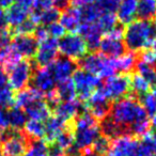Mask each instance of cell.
Returning <instances> with one entry per match:
<instances>
[{"instance_id":"4dcf8cb0","label":"cell","mask_w":156,"mask_h":156,"mask_svg":"<svg viewBox=\"0 0 156 156\" xmlns=\"http://www.w3.org/2000/svg\"><path fill=\"white\" fill-rule=\"evenodd\" d=\"M20 60V57L16 54V51L11 47V45L0 49V67H2L5 72L13 67Z\"/></svg>"},{"instance_id":"30bf717a","label":"cell","mask_w":156,"mask_h":156,"mask_svg":"<svg viewBox=\"0 0 156 156\" xmlns=\"http://www.w3.org/2000/svg\"><path fill=\"white\" fill-rule=\"evenodd\" d=\"M85 109L91 113L98 121H103L108 115L112 103L107 98L102 87H98L90 98L83 103Z\"/></svg>"},{"instance_id":"d6986e66","label":"cell","mask_w":156,"mask_h":156,"mask_svg":"<svg viewBox=\"0 0 156 156\" xmlns=\"http://www.w3.org/2000/svg\"><path fill=\"white\" fill-rule=\"evenodd\" d=\"M60 24L62 25L64 30H67L69 32L77 31L81 24V16L79 8L69 5L60 15Z\"/></svg>"},{"instance_id":"b9f144b4","label":"cell","mask_w":156,"mask_h":156,"mask_svg":"<svg viewBox=\"0 0 156 156\" xmlns=\"http://www.w3.org/2000/svg\"><path fill=\"white\" fill-rule=\"evenodd\" d=\"M46 31H47V34L48 37H54V39H57L58 40L59 37H62L64 35V28L62 27L61 24H58V23H54V24H50L48 26L45 27Z\"/></svg>"},{"instance_id":"603a6c76","label":"cell","mask_w":156,"mask_h":156,"mask_svg":"<svg viewBox=\"0 0 156 156\" xmlns=\"http://www.w3.org/2000/svg\"><path fill=\"white\" fill-rule=\"evenodd\" d=\"M41 100H45V95L43 93H41L32 87L28 88V89L26 88V89L18 92L17 95L15 96V105L14 106L25 110L31 104Z\"/></svg>"},{"instance_id":"5bb4252c","label":"cell","mask_w":156,"mask_h":156,"mask_svg":"<svg viewBox=\"0 0 156 156\" xmlns=\"http://www.w3.org/2000/svg\"><path fill=\"white\" fill-rule=\"evenodd\" d=\"M77 62L66 57H59L50 65V71L54 75L55 80L63 83L73 76L74 72L77 69Z\"/></svg>"},{"instance_id":"3957f363","label":"cell","mask_w":156,"mask_h":156,"mask_svg":"<svg viewBox=\"0 0 156 156\" xmlns=\"http://www.w3.org/2000/svg\"><path fill=\"white\" fill-rule=\"evenodd\" d=\"M124 45L130 52L139 54L151 47L156 39L155 26L151 22L135 20L124 30Z\"/></svg>"},{"instance_id":"d590c367","label":"cell","mask_w":156,"mask_h":156,"mask_svg":"<svg viewBox=\"0 0 156 156\" xmlns=\"http://www.w3.org/2000/svg\"><path fill=\"white\" fill-rule=\"evenodd\" d=\"M37 28V25L29 17L23 24H20V26L12 29L11 32L13 35H32L35 32Z\"/></svg>"},{"instance_id":"52a82bcc","label":"cell","mask_w":156,"mask_h":156,"mask_svg":"<svg viewBox=\"0 0 156 156\" xmlns=\"http://www.w3.org/2000/svg\"><path fill=\"white\" fill-rule=\"evenodd\" d=\"M72 81L76 89L78 100L81 103H85L101 85V79L98 76L81 69L74 72Z\"/></svg>"},{"instance_id":"277c9868","label":"cell","mask_w":156,"mask_h":156,"mask_svg":"<svg viewBox=\"0 0 156 156\" xmlns=\"http://www.w3.org/2000/svg\"><path fill=\"white\" fill-rule=\"evenodd\" d=\"M77 64L81 67V69H85L98 76L100 79L109 78L115 74L112 59L106 58L98 52H91L89 55H86L81 60L78 61Z\"/></svg>"},{"instance_id":"4fadbf2b","label":"cell","mask_w":156,"mask_h":156,"mask_svg":"<svg viewBox=\"0 0 156 156\" xmlns=\"http://www.w3.org/2000/svg\"><path fill=\"white\" fill-rule=\"evenodd\" d=\"M31 81H32V88L43 93L44 95L55 90L56 80L50 71V67L48 66L37 67L35 71H33Z\"/></svg>"},{"instance_id":"bcb514c9","label":"cell","mask_w":156,"mask_h":156,"mask_svg":"<svg viewBox=\"0 0 156 156\" xmlns=\"http://www.w3.org/2000/svg\"><path fill=\"white\" fill-rule=\"evenodd\" d=\"M95 2V0H69V3L72 5V7L76 8H81L85 5H89Z\"/></svg>"},{"instance_id":"ba28073f","label":"cell","mask_w":156,"mask_h":156,"mask_svg":"<svg viewBox=\"0 0 156 156\" xmlns=\"http://www.w3.org/2000/svg\"><path fill=\"white\" fill-rule=\"evenodd\" d=\"M110 102H117L130 94V74H120L106 78L102 87Z\"/></svg>"},{"instance_id":"484cf974","label":"cell","mask_w":156,"mask_h":156,"mask_svg":"<svg viewBox=\"0 0 156 156\" xmlns=\"http://www.w3.org/2000/svg\"><path fill=\"white\" fill-rule=\"evenodd\" d=\"M138 20L151 22L156 17V0H138L137 13Z\"/></svg>"},{"instance_id":"f907efd6","label":"cell","mask_w":156,"mask_h":156,"mask_svg":"<svg viewBox=\"0 0 156 156\" xmlns=\"http://www.w3.org/2000/svg\"><path fill=\"white\" fill-rule=\"evenodd\" d=\"M14 2V0H0V8H9Z\"/></svg>"},{"instance_id":"74e56055","label":"cell","mask_w":156,"mask_h":156,"mask_svg":"<svg viewBox=\"0 0 156 156\" xmlns=\"http://www.w3.org/2000/svg\"><path fill=\"white\" fill-rule=\"evenodd\" d=\"M15 105V95L14 91L10 88V86H7L0 91V106L5 109H10Z\"/></svg>"},{"instance_id":"f1b7e54d","label":"cell","mask_w":156,"mask_h":156,"mask_svg":"<svg viewBox=\"0 0 156 156\" xmlns=\"http://www.w3.org/2000/svg\"><path fill=\"white\" fill-rule=\"evenodd\" d=\"M151 86L144 78H142L138 73L130 74V94L140 98L144 94L149 93Z\"/></svg>"},{"instance_id":"ac0fdd59","label":"cell","mask_w":156,"mask_h":156,"mask_svg":"<svg viewBox=\"0 0 156 156\" xmlns=\"http://www.w3.org/2000/svg\"><path fill=\"white\" fill-rule=\"evenodd\" d=\"M101 50V54L106 58L115 59L118 57H121L125 54V45L122 42V40L112 39L108 35H104L101 40V43L98 45Z\"/></svg>"},{"instance_id":"8fae6325","label":"cell","mask_w":156,"mask_h":156,"mask_svg":"<svg viewBox=\"0 0 156 156\" xmlns=\"http://www.w3.org/2000/svg\"><path fill=\"white\" fill-rule=\"evenodd\" d=\"M139 140L134 136H121L112 139L107 152L108 156H141Z\"/></svg>"},{"instance_id":"f5cc1de1","label":"cell","mask_w":156,"mask_h":156,"mask_svg":"<svg viewBox=\"0 0 156 156\" xmlns=\"http://www.w3.org/2000/svg\"><path fill=\"white\" fill-rule=\"evenodd\" d=\"M81 156H105V155H101V154L94 153V152H87V153H83Z\"/></svg>"},{"instance_id":"db71d44e","label":"cell","mask_w":156,"mask_h":156,"mask_svg":"<svg viewBox=\"0 0 156 156\" xmlns=\"http://www.w3.org/2000/svg\"><path fill=\"white\" fill-rule=\"evenodd\" d=\"M151 125L153 126L154 128H156V112H155V115L151 118Z\"/></svg>"},{"instance_id":"9c48e42d","label":"cell","mask_w":156,"mask_h":156,"mask_svg":"<svg viewBox=\"0 0 156 156\" xmlns=\"http://www.w3.org/2000/svg\"><path fill=\"white\" fill-rule=\"evenodd\" d=\"M8 81L13 91H22L28 87L33 73V65L28 59L20 60L9 69Z\"/></svg>"},{"instance_id":"6da1fadb","label":"cell","mask_w":156,"mask_h":156,"mask_svg":"<svg viewBox=\"0 0 156 156\" xmlns=\"http://www.w3.org/2000/svg\"><path fill=\"white\" fill-rule=\"evenodd\" d=\"M106 118L121 130L123 136H132L135 125L150 119L139 100L132 94L113 103Z\"/></svg>"},{"instance_id":"7402d4cb","label":"cell","mask_w":156,"mask_h":156,"mask_svg":"<svg viewBox=\"0 0 156 156\" xmlns=\"http://www.w3.org/2000/svg\"><path fill=\"white\" fill-rule=\"evenodd\" d=\"M27 118L30 120H35V121L44 122L51 115V109L48 106L45 100L37 101L30 106H28L25 109Z\"/></svg>"},{"instance_id":"ee69618b","label":"cell","mask_w":156,"mask_h":156,"mask_svg":"<svg viewBox=\"0 0 156 156\" xmlns=\"http://www.w3.org/2000/svg\"><path fill=\"white\" fill-rule=\"evenodd\" d=\"M9 128V123H8L7 111L5 108L0 106V132Z\"/></svg>"},{"instance_id":"e0dca14e","label":"cell","mask_w":156,"mask_h":156,"mask_svg":"<svg viewBox=\"0 0 156 156\" xmlns=\"http://www.w3.org/2000/svg\"><path fill=\"white\" fill-rule=\"evenodd\" d=\"M83 104V103L76 98L73 101H67V102H60L54 107L52 111L57 118L69 123L73 121L78 115H80L81 109H85V106Z\"/></svg>"},{"instance_id":"60d3db41","label":"cell","mask_w":156,"mask_h":156,"mask_svg":"<svg viewBox=\"0 0 156 156\" xmlns=\"http://www.w3.org/2000/svg\"><path fill=\"white\" fill-rule=\"evenodd\" d=\"M95 5L103 13H115L120 3V0H95Z\"/></svg>"},{"instance_id":"ffe728a7","label":"cell","mask_w":156,"mask_h":156,"mask_svg":"<svg viewBox=\"0 0 156 156\" xmlns=\"http://www.w3.org/2000/svg\"><path fill=\"white\" fill-rule=\"evenodd\" d=\"M69 124V122L66 123V122L62 121L61 119L57 118L56 115H54V117L50 115V117L46 120V123H45V137H44V142H45L46 144L51 143L63 130L66 129Z\"/></svg>"},{"instance_id":"c3c4849f","label":"cell","mask_w":156,"mask_h":156,"mask_svg":"<svg viewBox=\"0 0 156 156\" xmlns=\"http://www.w3.org/2000/svg\"><path fill=\"white\" fill-rule=\"evenodd\" d=\"M8 29V20L5 16V11L0 10V32Z\"/></svg>"},{"instance_id":"83f0119b","label":"cell","mask_w":156,"mask_h":156,"mask_svg":"<svg viewBox=\"0 0 156 156\" xmlns=\"http://www.w3.org/2000/svg\"><path fill=\"white\" fill-rule=\"evenodd\" d=\"M139 151L141 156H156V128L150 130L139 140Z\"/></svg>"},{"instance_id":"7c38bea8","label":"cell","mask_w":156,"mask_h":156,"mask_svg":"<svg viewBox=\"0 0 156 156\" xmlns=\"http://www.w3.org/2000/svg\"><path fill=\"white\" fill-rule=\"evenodd\" d=\"M58 40L48 37L47 39L39 42L34 61L40 67L48 66L58 58Z\"/></svg>"},{"instance_id":"d6a6232c","label":"cell","mask_w":156,"mask_h":156,"mask_svg":"<svg viewBox=\"0 0 156 156\" xmlns=\"http://www.w3.org/2000/svg\"><path fill=\"white\" fill-rule=\"evenodd\" d=\"M58 94V98L60 102H67V101H73L76 98V89L74 87V83L72 79H69L63 83H59L58 87L56 89Z\"/></svg>"},{"instance_id":"836d02e7","label":"cell","mask_w":156,"mask_h":156,"mask_svg":"<svg viewBox=\"0 0 156 156\" xmlns=\"http://www.w3.org/2000/svg\"><path fill=\"white\" fill-rule=\"evenodd\" d=\"M81 16V23H94L98 22V20L101 17L103 12L98 9V7L95 5V2L89 5L79 8Z\"/></svg>"},{"instance_id":"ab89813d","label":"cell","mask_w":156,"mask_h":156,"mask_svg":"<svg viewBox=\"0 0 156 156\" xmlns=\"http://www.w3.org/2000/svg\"><path fill=\"white\" fill-rule=\"evenodd\" d=\"M110 142H111L110 139L106 138L105 136L101 135L95 140V142L93 143V145H92V151H93L94 153L105 155V154H107V152H108L109 147H110Z\"/></svg>"},{"instance_id":"681fc988","label":"cell","mask_w":156,"mask_h":156,"mask_svg":"<svg viewBox=\"0 0 156 156\" xmlns=\"http://www.w3.org/2000/svg\"><path fill=\"white\" fill-rule=\"evenodd\" d=\"M14 1H16L17 5H23V7L27 8L29 10L34 7V3H35V0H14Z\"/></svg>"},{"instance_id":"7a4b0ae2","label":"cell","mask_w":156,"mask_h":156,"mask_svg":"<svg viewBox=\"0 0 156 156\" xmlns=\"http://www.w3.org/2000/svg\"><path fill=\"white\" fill-rule=\"evenodd\" d=\"M72 129L74 135V145L81 152V154L93 152L92 145L102 135L100 121L88 111H83L73 120Z\"/></svg>"},{"instance_id":"44dd1931","label":"cell","mask_w":156,"mask_h":156,"mask_svg":"<svg viewBox=\"0 0 156 156\" xmlns=\"http://www.w3.org/2000/svg\"><path fill=\"white\" fill-rule=\"evenodd\" d=\"M138 0H120L117 9V18L120 24L128 25L134 20L137 13Z\"/></svg>"},{"instance_id":"e575fe53","label":"cell","mask_w":156,"mask_h":156,"mask_svg":"<svg viewBox=\"0 0 156 156\" xmlns=\"http://www.w3.org/2000/svg\"><path fill=\"white\" fill-rule=\"evenodd\" d=\"M23 156H48V147L44 140H32Z\"/></svg>"},{"instance_id":"2e32d148","label":"cell","mask_w":156,"mask_h":156,"mask_svg":"<svg viewBox=\"0 0 156 156\" xmlns=\"http://www.w3.org/2000/svg\"><path fill=\"white\" fill-rule=\"evenodd\" d=\"M39 42L34 35H14L12 39L11 47L16 51L20 57L26 59L32 58L35 56L37 50Z\"/></svg>"},{"instance_id":"11a10c76","label":"cell","mask_w":156,"mask_h":156,"mask_svg":"<svg viewBox=\"0 0 156 156\" xmlns=\"http://www.w3.org/2000/svg\"><path fill=\"white\" fill-rule=\"evenodd\" d=\"M152 93H153V94H154V96L156 98V86L154 87V90H153V92H152Z\"/></svg>"},{"instance_id":"4316f807","label":"cell","mask_w":156,"mask_h":156,"mask_svg":"<svg viewBox=\"0 0 156 156\" xmlns=\"http://www.w3.org/2000/svg\"><path fill=\"white\" fill-rule=\"evenodd\" d=\"M23 130L24 134L29 138V140H42L45 137V123L35 121V120H27Z\"/></svg>"},{"instance_id":"5b68a950","label":"cell","mask_w":156,"mask_h":156,"mask_svg":"<svg viewBox=\"0 0 156 156\" xmlns=\"http://www.w3.org/2000/svg\"><path fill=\"white\" fill-rule=\"evenodd\" d=\"M59 51L69 59L78 62L88 54L89 49L85 40L75 32H69L64 34L58 41Z\"/></svg>"},{"instance_id":"8992f818","label":"cell","mask_w":156,"mask_h":156,"mask_svg":"<svg viewBox=\"0 0 156 156\" xmlns=\"http://www.w3.org/2000/svg\"><path fill=\"white\" fill-rule=\"evenodd\" d=\"M3 136L5 140L0 147L3 156H23L31 141L23 130L12 129L10 127L3 130Z\"/></svg>"},{"instance_id":"9f6ffc18","label":"cell","mask_w":156,"mask_h":156,"mask_svg":"<svg viewBox=\"0 0 156 156\" xmlns=\"http://www.w3.org/2000/svg\"><path fill=\"white\" fill-rule=\"evenodd\" d=\"M154 26H155V29H156V17H155V25H154Z\"/></svg>"},{"instance_id":"1f68e13d","label":"cell","mask_w":156,"mask_h":156,"mask_svg":"<svg viewBox=\"0 0 156 156\" xmlns=\"http://www.w3.org/2000/svg\"><path fill=\"white\" fill-rule=\"evenodd\" d=\"M136 69L137 73L144 78L145 80L149 83L150 86H156V67L154 65H150L147 63H144L142 61L138 60L137 57V63H136Z\"/></svg>"},{"instance_id":"f6af8a7d","label":"cell","mask_w":156,"mask_h":156,"mask_svg":"<svg viewBox=\"0 0 156 156\" xmlns=\"http://www.w3.org/2000/svg\"><path fill=\"white\" fill-rule=\"evenodd\" d=\"M69 0H54V8H56L59 11H64L65 9L69 7Z\"/></svg>"},{"instance_id":"d4e9b609","label":"cell","mask_w":156,"mask_h":156,"mask_svg":"<svg viewBox=\"0 0 156 156\" xmlns=\"http://www.w3.org/2000/svg\"><path fill=\"white\" fill-rule=\"evenodd\" d=\"M113 66H115V73L121 74H132L133 71L136 69L137 63V54L134 52H125L121 57L112 59Z\"/></svg>"},{"instance_id":"816d5d0a","label":"cell","mask_w":156,"mask_h":156,"mask_svg":"<svg viewBox=\"0 0 156 156\" xmlns=\"http://www.w3.org/2000/svg\"><path fill=\"white\" fill-rule=\"evenodd\" d=\"M149 49L151 50V51L153 52V54H154V55H155V56H156V39L154 40V42H153V43H152L151 47H150Z\"/></svg>"},{"instance_id":"7bdbcfd3","label":"cell","mask_w":156,"mask_h":156,"mask_svg":"<svg viewBox=\"0 0 156 156\" xmlns=\"http://www.w3.org/2000/svg\"><path fill=\"white\" fill-rule=\"evenodd\" d=\"M54 7V0H35L34 10H45Z\"/></svg>"},{"instance_id":"8d00e7d4","label":"cell","mask_w":156,"mask_h":156,"mask_svg":"<svg viewBox=\"0 0 156 156\" xmlns=\"http://www.w3.org/2000/svg\"><path fill=\"white\" fill-rule=\"evenodd\" d=\"M139 102L142 105V107L144 108L145 112L147 113V117L152 118L156 112V98L154 96V94L152 92L144 94L143 96H141L139 98Z\"/></svg>"},{"instance_id":"cb8c5ba5","label":"cell","mask_w":156,"mask_h":156,"mask_svg":"<svg viewBox=\"0 0 156 156\" xmlns=\"http://www.w3.org/2000/svg\"><path fill=\"white\" fill-rule=\"evenodd\" d=\"M29 15H30L29 9L17 5V3H13L12 5H10L5 11L8 25H10L12 29L16 28L20 24H23L27 18H29Z\"/></svg>"},{"instance_id":"9a60e30c","label":"cell","mask_w":156,"mask_h":156,"mask_svg":"<svg viewBox=\"0 0 156 156\" xmlns=\"http://www.w3.org/2000/svg\"><path fill=\"white\" fill-rule=\"evenodd\" d=\"M78 33L85 40L86 44L88 46L89 50H95L98 48V45L101 43V40L104 34V31L98 24V22L94 23H81Z\"/></svg>"},{"instance_id":"f546056e","label":"cell","mask_w":156,"mask_h":156,"mask_svg":"<svg viewBox=\"0 0 156 156\" xmlns=\"http://www.w3.org/2000/svg\"><path fill=\"white\" fill-rule=\"evenodd\" d=\"M7 118L9 127L16 130H22L27 122V115L25 111L16 106H13L9 109V111L7 112Z\"/></svg>"},{"instance_id":"f35d334b","label":"cell","mask_w":156,"mask_h":156,"mask_svg":"<svg viewBox=\"0 0 156 156\" xmlns=\"http://www.w3.org/2000/svg\"><path fill=\"white\" fill-rule=\"evenodd\" d=\"M98 24L100 25L104 33H107L118 24V18L115 13H103L98 20Z\"/></svg>"},{"instance_id":"7dc6e473","label":"cell","mask_w":156,"mask_h":156,"mask_svg":"<svg viewBox=\"0 0 156 156\" xmlns=\"http://www.w3.org/2000/svg\"><path fill=\"white\" fill-rule=\"evenodd\" d=\"M9 86V81H8V74L2 67H0V91Z\"/></svg>"}]
</instances>
